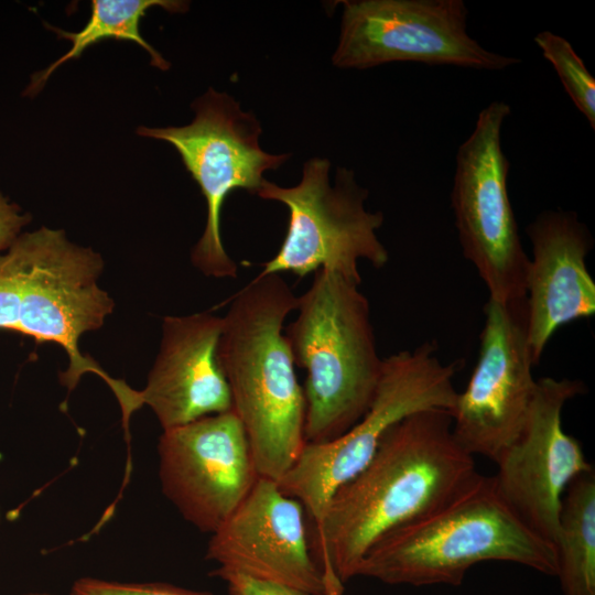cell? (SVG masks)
Returning <instances> with one entry per match:
<instances>
[{"label": "cell", "instance_id": "6da1fadb", "mask_svg": "<svg viewBox=\"0 0 595 595\" xmlns=\"http://www.w3.org/2000/svg\"><path fill=\"white\" fill-rule=\"evenodd\" d=\"M453 434L448 411L415 412L394 424L368 464L332 496L311 550L326 595H343L369 549L461 494L478 476Z\"/></svg>", "mask_w": 595, "mask_h": 595}, {"label": "cell", "instance_id": "7a4b0ae2", "mask_svg": "<svg viewBox=\"0 0 595 595\" xmlns=\"http://www.w3.org/2000/svg\"><path fill=\"white\" fill-rule=\"evenodd\" d=\"M298 298L280 274L257 275L232 298L217 348L256 469L275 482L306 443L303 388L283 333Z\"/></svg>", "mask_w": 595, "mask_h": 595}, {"label": "cell", "instance_id": "3957f363", "mask_svg": "<svg viewBox=\"0 0 595 595\" xmlns=\"http://www.w3.org/2000/svg\"><path fill=\"white\" fill-rule=\"evenodd\" d=\"M486 561L558 573L554 545L518 518L493 476L478 474L451 501L376 542L357 576L389 585L458 586L472 566Z\"/></svg>", "mask_w": 595, "mask_h": 595}, {"label": "cell", "instance_id": "277c9868", "mask_svg": "<svg viewBox=\"0 0 595 595\" xmlns=\"http://www.w3.org/2000/svg\"><path fill=\"white\" fill-rule=\"evenodd\" d=\"M360 283L318 269L284 333L295 366L306 371L304 437L310 444L334 441L351 429L378 387L383 359Z\"/></svg>", "mask_w": 595, "mask_h": 595}, {"label": "cell", "instance_id": "5b68a950", "mask_svg": "<svg viewBox=\"0 0 595 595\" xmlns=\"http://www.w3.org/2000/svg\"><path fill=\"white\" fill-rule=\"evenodd\" d=\"M457 363L445 364L434 342L383 358L372 402L363 418L334 441L305 443L291 469L278 482L299 500L313 528L320 527L335 490L371 459L386 433L404 418L423 410L455 408L453 379Z\"/></svg>", "mask_w": 595, "mask_h": 595}, {"label": "cell", "instance_id": "8992f818", "mask_svg": "<svg viewBox=\"0 0 595 595\" xmlns=\"http://www.w3.org/2000/svg\"><path fill=\"white\" fill-rule=\"evenodd\" d=\"M192 106L195 118L190 125L139 127L137 133L172 144L205 197V229L191 253L194 267L207 277L235 279L237 263L221 240L224 201L237 188L257 194L266 180L263 172L278 169L290 154L264 152L259 145V121L227 94L209 88Z\"/></svg>", "mask_w": 595, "mask_h": 595}, {"label": "cell", "instance_id": "52a82bcc", "mask_svg": "<svg viewBox=\"0 0 595 595\" xmlns=\"http://www.w3.org/2000/svg\"><path fill=\"white\" fill-rule=\"evenodd\" d=\"M329 166L326 159H311L292 187L263 181L257 195L284 204L289 224L280 249L258 275L291 272L303 278L323 268L361 282L359 260L377 269L388 263L389 253L377 236L382 213L365 208L368 191L356 183L353 171L339 167L331 186Z\"/></svg>", "mask_w": 595, "mask_h": 595}, {"label": "cell", "instance_id": "ba28073f", "mask_svg": "<svg viewBox=\"0 0 595 595\" xmlns=\"http://www.w3.org/2000/svg\"><path fill=\"white\" fill-rule=\"evenodd\" d=\"M510 112L507 102L496 100L478 113L457 149L451 192L463 255L497 302L526 298L529 263L507 190L510 163L501 148L502 125Z\"/></svg>", "mask_w": 595, "mask_h": 595}, {"label": "cell", "instance_id": "9c48e42d", "mask_svg": "<svg viewBox=\"0 0 595 595\" xmlns=\"http://www.w3.org/2000/svg\"><path fill=\"white\" fill-rule=\"evenodd\" d=\"M29 235L30 257L22 279L18 333L62 346L69 364L61 381L68 391L90 372L121 400L130 387L82 355L78 346L80 336L98 329L115 306L97 283L104 269L101 256L72 242L61 229L41 227Z\"/></svg>", "mask_w": 595, "mask_h": 595}, {"label": "cell", "instance_id": "30bf717a", "mask_svg": "<svg viewBox=\"0 0 595 595\" xmlns=\"http://www.w3.org/2000/svg\"><path fill=\"white\" fill-rule=\"evenodd\" d=\"M343 6L332 57L337 67L419 62L500 71L521 62L485 48L468 34L463 0H356Z\"/></svg>", "mask_w": 595, "mask_h": 595}, {"label": "cell", "instance_id": "8fae6325", "mask_svg": "<svg viewBox=\"0 0 595 595\" xmlns=\"http://www.w3.org/2000/svg\"><path fill=\"white\" fill-rule=\"evenodd\" d=\"M479 355L452 411L453 434L472 456L494 462L520 434L537 388L527 336L526 298L488 299Z\"/></svg>", "mask_w": 595, "mask_h": 595}, {"label": "cell", "instance_id": "7c38bea8", "mask_svg": "<svg viewBox=\"0 0 595 595\" xmlns=\"http://www.w3.org/2000/svg\"><path fill=\"white\" fill-rule=\"evenodd\" d=\"M584 391L580 380L543 377L518 437L495 462L502 499L534 533L555 548L562 498L578 475L593 472L580 442L562 425L565 403Z\"/></svg>", "mask_w": 595, "mask_h": 595}, {"label": "cell", "instance_id": "4fadbf2b", "mask_svg": "<svg viewBox=\"0 0 595 595\" xmlns=\"http://www.w3.org/2000/svg\"><path fill=\"white\" fill-rule=\"evenodd\" d=\"M158 453L162 493L187 522L210 534L259 477L247 434L232 410L164 430Z\"/></svg>", "mask_w": 595, "mask_h": 595}, {"label": "cell", "instance_id": "5bb4252c", "mask_svg": "<svg viewBox=\"0 0 595 595\" xmlns=\"http://www.w3.org/2000/svg\"><path fill=\"white\" fill-rule=\"evenodd\" d=\"M302 504L278 482L259 476L234 512L212 533L206 559L218 569L326 595L314 560Z\"/></svg>", "mask_w": 595, "mask_h": 595}, {"label": "cell", "instance_id": "9a60e30c", "mask_svg": "<svg viewBox=\"0 0 595 595\" xmlns=\"http://www.w3.org/2000/svg\"><path fill=\"white\" fill-rule=\"evenodd\" d=\"M526 234L532 245L526 275L527 336L536 366L560 327L595 314V282L586 266L594 241L572 210H544L527 225Z\"/></svg>", "mask_w": 595, "mask_h": 595}, {"label": "cell", "instance_id": "2e32d148", "mask_svg": "<svg viewBox=\"0 0 595 595\" xmlns=\"http://www.w3.org/2000/svg\"><path fill=\"white\" fill-rule=\"evenodd\" d=\"M223 317L203 312L165 316L160 351L136 405H149L163 431L232 410L217 348Z\"/></svg>", "mask_w": 595, "mask_h": 595}, {"label": "cell", "instance_id": "e0dca14e", "mask_svg": "<svg viewBox=\"0 0 595 595\" xmlns=\"http://www.w3.org/2000/svg\"><path fill=\"white\" fill-rule=\"evenodd\" d=\"M153 7L163 8L171 13H183L188 9V2L180 0H93L90 18L78 32L46 25L60 39L69 41L72 47L46 68L32 75L23 95L35 96L60 66L71 60L78 58L89 46L108 39L130 41L140 45L150 55L152 66L162 71L169 69L170 63L140 33V21L145 12Z\"/></svg>", "mask_w": 595, "mask_h": 595}, {"label": "cell", "instance_id": "ac0fdd59", "mask_svg": "<svg viewBox=\"0 0 595 595\" xmlns=\"http://www.w3.org/2000/svg\"><path fill=\"white\" fill-rule=\"evenodd\" d=\"M563 595H595V477H575L561 505L555 542Z\"/></svg>", "mask_w": 595, "mask_h": 595}, {"label": "cell", "instance_id": "d6986e66", "mask_svg": "<svg viewBox=\"0 0 595 595\" xmlns=\"http://www.w3.org/2000/svg\"><path fill=\"white\" fill-rule=\"evenodd\" d=\"M533 41L555 69L571 100L594 130L595 79L583 60L567 40L551 31L539 32Z\"/></svg>", "mask_w": 595, "mask_h": 595}, {"label": "cell", "instance_id": "ffe728a7", "mask_svg": "<svg viewBox=\"0 0 595 595\" xmlns=\"http://www.w3.org/2000/svg\"><path fill=\"white\" fill-rule=\"evenodd\" d=\"M30 257L29 231L0 252V328L19 332L22 279Z\"/></svg>", "mask_w": 595, "mask_h": 595}, {"label": "cell", "instance_id": "44dd1931", "mask_svg": "<svg viewBox=\"0 0 595 595\" xmlns=\"http://www.w3.org/2000/svg\"><path fill=\"white\" fill-rule=\"evenodd\" d=\"M69 595H213L161 582H118L83 577L74 582Z\"/></svg>", "mask_w": 595, "mask_h": 595}, {"label": "cell", "instance_id": "7402d4cb", "mask_svg": "<svg viewBox=\"0 0 595 595\" xmlns=\"http://www.w3.org/2000/svg\"><path fill=\"white\" fill-rule=\"evenodd\" d=\"M210 575L227 585L228 595H310L299 588L253 577L240 572L216 567Z\"/></svg>", "mask_w": 595, "mask_h": 595}, {"label": "cell", "instance_id": "603a6c76", "mask_svg": "<svg viewBox=\"0 0 595 595\" xmlns=\"http://www.w3.org/2000/svg\"><path fill=\"white\" fill-rule=\"evenodd\" d=\"M32 217L0 193V252L7 250L22 234Z\"/></svg>", "mask_w": 595, "mask_h": 595}, {"label": "cell", "instance_id": "cb8c5ba5", "mask_svg": "<svg viewBox=\"0 0 595 595\" xmlns=\"http://www.w3.org/2000/svg\"><path fill=\"white\" fill-rule=\"evenodd\" d=\"M24 595H52V594L45 593V592H31V593H26Z\"/></svg>", "mask_w": 595, "mask_h": 595}]
</instances>
